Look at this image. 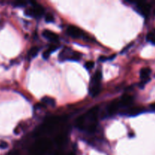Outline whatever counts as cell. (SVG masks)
I'll return each mask as SVG.
<instances>
[{
  "label": "cell",
  "mask_w": 155,
  "mask_h": 155,
  "mask_svg": "<svg viewBox=\"0 0 155 155\" xmlns=\"http://www.w3.org/2000/svg\"><path fill=\"white\" fill-rule=\"evenodd\" d=\"M51 142L48 139H41L36 141L31 148L33 155L45 154L51 147Z\"/></svg>",
  "instance_id": "6da1fadb"
},
{
  "label": "cell",
  "mask_w": 155,
  "mask_h": 155,
  "mask_svg": "<svg viewBox=\"0 0 155 155\" xmlns=\"http://www.w3.org/2000/svg\"><path fill=\"white\" fill-rule=\"evenodd\" d=\"M81 54L80 53L77 52V51H74L71 49L70 48H64L63 51L60 53L58 56V58L61 61L64 60H74L77 61L80 58Z\"/></svg>",
  "instance_id": "7a4b0ae2"
},
{
  "label": "cell",
  "mask_w": 155,
  "mask_h": 155,
  "mask_svg": "<svg viewBox=\"0 0 155 155\" xmlns=\"http://www.w3.org/2000/svg\"><path fill=\"white\" fill-rule=\"evenodd\" d=\"M44 14V8L42 5L33 3V5L31 8H29L26 11V15L33 18H40Z\"/></svg>",
  "instance_id": "3957f363"
},
{
  "label": "cell",
  "mask_w": 155,
  "mask_h": 155,
  "mask_svg": "<svg viewBox=\"0 0 155 155\" xmlns=\"http://www.w3.org/2000/svg\"><path fill=\"white\" fill-rule=\"evenodd\" d=\"M136 7H137V9L139 12V13L142 14L143 16L147 17L149 15L151 5L148 3L145 2H139L137 3Z\"/></svg>",
  "instance_id": "277c9868"
},
{
  "label": "cell",
  "mask_w": 155,
  "mask_h": 155,
  "mask_svg": "<svg viewBox=\"0 0 155 155\" xmlns=\"http://www.w3.org/2000/svg\"><path fill=\"white\" fill-rule=\"evenodd\" d=\"M67 33H68V34L70 36H71L73 38H75V39L80 38L82 36L81 30L80 28H78V27L73 25L69 26L68 27V29H67Z\"/></svg>",
  "instance_id": "5b68a950"
},
{
  "label": "cell",
  "mask_w": 155,
  "mask_h": 155,
  "mask_svg": "<svg viewBox=\"0 0 155 155\" xmlns=\"http://www.w3.org/2000/svg\"><path fill=\"white\" fill-rule=\"evenodd\" d=\"M42 36L45 38V39H48L50 41H52V42H55L58 39V36L56 33H54V32L51 31V30H45L42 32Z\"/></svg>",
  "instance_id": "8992f818"
},
{
  "label": "cell",
  "mask_w": 155,
  "mask_h": 155,
  "mask_svg": "<svg viewBox=\"0 0 155 155\" xmlns=\"http://www.w3.org/2000/svg\"><path fill=\"white\" fill-rule=\"evenodd\" d=\"M151 73V70L149 68H144L141 70L140 71V77L141 79L143 81V83L145 84V83L149 80V76Z\"/></svg>",
  "instance_id": "52a82bcc"
},
{
  "label": "cell",
  "mask_w": 155,
  "mask_h": 155,
  "mask_svg": "<svg viewBox=\"0 0 155 155\" xmlns=\"http://www.w3.org/2000/svg\"><path fill=\"white\" fill-rule=\"evenodd\" d=\"M101 91L100 83H90L89 87V93L92 97H95L98 95Z\"/></svg>",
  "instance_id": "ba28073f"
},
{
  "label": "cell",
  "mask_w": 155,
  "mask_h": 155,
  "mask_svg": "<svg viewBox=\"0 0 155 155\" xmlns=\"http://www.w3.org/2000/svg\"><path fill=\"white\" fill-rule=\"evenodd\" d=\"M120 101V105L124 106V107H127V106H130V104L133 103V98L131 95H126L121 98L120 100H119Z\"/></svg>",
  "instance_id": "9c48e42d"
},
{
  "label": "cell",
  "mask_w": 155,
  "mask_h": 155,
  "mask_svg": "<svg viewBox=\"0 0 155 155\" xmlns=\"http://www.w3.org/2000/svg\"><path fill=\"white\" fill-rule=\"evenodd\" d=\"M120 101L119 100H115V101H112L111 104L109 105L108 107V113L110 114H114L118 111L120 107Z\"/></svg>",
  "instance_id": "30bf717a"
},
{
  "label": "cell",
  "mask_w": 155,
  "mask_h": 155,
  "mask_svg": "<svg viewBox=\"0 0 155 155\" xmlns=\"http://www.w3.org/2000/svg\"><path fill=\"white\" fill-rule=\"evenodd\" d=\"M143 112V108L140 107H132L128 111V115L130 116H136V115L142 113Z\"/></svg>",
  "instance_id": "8fae6325"
},
{
  "label": "cell",
  "mask_w": 155,
  "mask_h": 155,
  "mask_svg": "<svg viewBox=\"0 0 155 155\" xmlns=\"http://www.w3.org/2000/svg\"><path fill=\"white\" fill-rule=\"evenodd\" d=\"M43 104H47V105H51V106H54L55 104V101H54V98H51V97H48V96H45L44 98H42L41 100Z\"/></svg>",
  "instance_id": "7c38bea8"
},
{
  "label": "cell",
  "mask_w": 155,
  "mask_h": 155,
  "mask_svg": "<svg viewBox=\"0 0 155 155\" xmlns=\"http://www.w3.org/2000/svg\"><path fill=\"white\" fill-rule=\"evenodd\" d=\"M101 77H102V74H101V72L100 71H98L96 73H95V75L93 76V77H92L91 83H101Z\"/></svg>",
  "instance_id": "4fadbf2b"
},
{
  "label": "cell",
  "mask_w": 155,
  "mask_h": 155,
  "mask_svg": "<svg viewBox=\"0 0 155 155\" xmlns=\"http://www.w3.org/2000/svg\"><path fill=\"white\" fill-rule=\"evenodd\" d=\"M38 51H39V48L37 47H33L30 49V51H28V56L30 58H35L38 54Z\"/></svg>",
  "instance_id": "5bb4252c"
},
{
  "label": "cell",
  "mask_w": 155,
  "mask_h": 155,
  "mask_svg": "<svg viewBox=\"0 0 155 155\" xmlns=\"http://www.w3.org/2000/svg\"><path fill=\"white\" fill-rule=\"evenodd\" d=\"M65 140H66V138L64 136H58L56 138V142L58 145H62L64 143Z\"/></svg>",
  "instance_id": "9a60e30c"
},
{
  "label": "cell",
  "mask_w": 155,
  "mask_h": 155,
  "mask_svg": "<svg viewBox=\"0 0 155 155\" xmlns=\"http://www.w3.org/2000/svg\"><path fill=\"white\" fill-rule=\"evenodd\" d=\"M147 40L148 42H151V43L155 44V35L153 33H148V36H147Z\"/></svg>",
  "instance_id": "2e32d148"
},
{
  "label": "cell",
  "mask_w": 155,
  "mask_h": 155,
  "mask_svg": "<svg viewBox=\"0 0 155 155\" xmlns=\"http://www.w3.org/2000/svg\"><path fill=\"white\" fill-rule=\"evenodd\" d=\"M54 21V17L51 14H47L46 16H45V21L48 23H51Z\"/></svg>",
  "instance_id": "e0dca14e"
},
{
  "label": "cell",
  "mask_w": 155,
  "mask_h": 155,
  "mask_svg": "<svg viewBox=\"0 0 155 155\" xmlns=\"http://www.w3.org/2000/svg\"><path fill=\"white\" fill-rule=\"evenodd\" d=\"M94 65H95V64H94L93 61H87L86 64H85V67H86V69L88 70H91L92 69V68H94Z\"/></svg>",
  "instance_id": "ac0fdd59"
},
{
  "label": "cell",
  "mask_w": 155,
  "mask_h": 155,
  "mask_svg": "<svg viewBox=\"0 0 155 155\" xmlns=\"http://www.w3.org/2000/svg\"><path fill=\"white\" fill-rule=\"evenodd\" d=\"M27 2L24 1H17L15 2V6L16 7H23V6H25Z\"/></svg>",
  "instance_id": "d6986e66"
},
{
  "label": "cell",
  "mask_w": 155,
  "mask_h": 155,
  "mask_svg": "<svg viewBox=\"0 0 155 155\" xmlns=\"http://www.w3.org/2000/svg\"><path fill=\"white\" fill-rule=\"evenodd\" d=\"M58 47V46L57 45H55V44H54V43L51 44V45H50L49 47H48V51H50V52H52V51H54L55 50H57Z\"/></svg>",
  "instance_id": "ffe728a7"
},
{
  "label": "cell",
  "mask_w": 155,
  "mask_h": 155,
  "mask_svg": "<svg viewBox=\"0 0 155 155\" xmlns=\"http://www.w3.org/2000/svg\"><path fill=\"white\" fill-rule=\"evenodd\" d=\"M8 145L7 142H4V141H0V148L1 149H5L8 148Z\"/></svg>",
  "instance_id": "44dd1931"
},
{
  "label": "cell",
  "mask_w": 155,
  "mask_h": 155,
  "mask_svg": "<svg viewBox=\"0 0 155 155\" xmlns=\"http://www.w3.org/2000/svg\"><path fill=\"white\" fill-rule=\"evenodd\" d=\"M50 54H51V52H50V51H48V50H46V51H44V52H43V54H42V55H43V58H45V59H47V58H48V57H49Z\"/></svg>",
  "instance_id": "7402d4cb"
},
{
  "label": "cell",
  "mask_w": 155,
  "mask_h": 155,
  "mask_svg": "<svg viewBox=\"0 0 155 155\" xmlns=\"http://www.w3.org/2000/svg\"><path fill=\"white\" fill-rule=\"evenodd\" d=\"M150 108H151L152 110H154L155 111V103H153V104H151V105H150Z\"/></svg>",
  "instance_id": "603a6c76"
},
{
  "label": "cell",
  "mask_w": 155,
  "mask_h": 155,
  "mask_svg": "<svg viewBox=\"0 0 155 155\" xmlns=\"http://www.w3.org/2000/svg\"><path fill=\"white\" fill-rule=\"evenodd\" d=\"M54 155H74V154H72V153H71V154H63V153H57V154H55Z\"/></svg>",
  "instance_id": "cb8c5ba5"
},
{
  "label": "cell",
  "mask_w": 155,
  "mask_h": 155,
  "mask_svg": "<svg viewBox=\"0 0 155 155\" xmlns=\"http://www.w3.org/2000/svg\"><path fill=\"white\" fill-rule=\"evenodd\" d=\"M8 155H18V154L16 151H12V152H10Z\"/></svg>",
  "instance_id": "d4e9b609"
}]
</instances>
